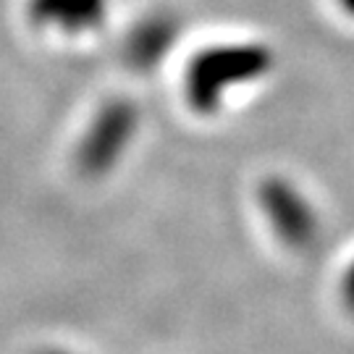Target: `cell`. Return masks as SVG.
<instances>
[{
    "label": "cell",
    "mask_w": 354,
    "mask_h": 354,
    "mask_svg": "<svg viewBox=\"0 0 354 354\" xmlns=\"http://www.w3.org/2000/svg\"><path fill=\"white\" fill-rule=\"evenodd\" d=\"M273 68V53L260 42H226L200 50L187 66L184 95L194 113L213 115L236 87H247Z\"/></svg>",
    "instance_id": "obj_1"
},
{
    "label": "cell",
    "mask_w": 354,
    "mask_h": 354,
    "mask_svg": "<svg viewBox=\"0 0 354 354\" xmlns=\"http://www.w3.org/2000/svg\"><path fill=\"white\" fill-rule=\"evenodd\" d=\"M140 127V108L127 97L102 102L76 145V168L92 178L105 176L127 155Z\"/></svg>",
    "instance_id": "obj_2"
},
{
    "label": "cell",
    "mask_w": 354,
    "mask_h": 354,
    "mask_svg": "<svg viewBox=\"0 0 354 354\" xmlns=\"http://www.w3.org/2000/svg\"><path fill=\"white\" fill-rule=\"evenodd\" d=\"M257 200L273 234L294 252L310 250L320 236V218L315 205L294 181L273 176L260 184Z\"/></svg>",
    "instance_id": "obj_3"
},
{
    "label": "cell",
    "mask_w": 354,
    "mask_h": 354,
    "mask_svg": "<svg viewBox=\"0 0 354 354\" xmlns=\"http://www.w3.org/2000/svg\"><path fill=\"white\" fill-rule=\"evenodd\" d=\"M26 19L39 32L82 37L108 19V0H26Z\"/></svg>",
    "instance_id": "obj_4"
},
{
    "label": "cell",
    "mask_w": 354,
    "mask_h": 354,
    "mask_svg": "<svg viewBox=\"0 0 354 354\" xmlns=\"http://www.w3.org/2000/svg\"><path fill=\"white\" fill-rule=\"evenodd\" d=\"M178 35H181V26L176 16L171 13H152L147 19H142L127 37V50H124L127 64L140 74L155 71L171 55Z\"/></svg>",
    "instance_id": "obj_5"
},
{
    "label": "cell",
    "mask_w": 354,
    "mask_h": 354,
    "mask_svg": "<svg viewBox=\"0 0 354 354\" xmlns=\"http://www.w3.org/2000/svg\"><path fill=\"white\" fill-rule=\"evenodd\" d=\"M339 294H342V304L354 315V260L344 268L342 283H339Z\"/></svg>",
    "instance_id": "obj_6"
},
{
    "label": "cell",
    "mask_w": 354,
    "mask_h": 354,
    "mask_svg": "<svg viewBox=\"0 0 354 354\" xmlns=\"http://www.w3.org/2000/svg\"><path fill=\"white\" fill-rule=\"evenodd\" d=\"M339 6H342L344 13H349V16H354V0H339Z\"/></svg>",
    "instance_id": "obj_7"
},
{
    "label": "cell",
    "mask_w": 354,
    "mask_h": 354,
    "mask_svg": "<svg viewBox=\"0 0 354 354\" xmlns=\"http://www.w3.org/2000/svg\"><path fill=\"white\" fill-rule=\"evenodd\" d=\"M39 354H74V352H64V349H48V352H39Z\"/></svg>",
    "instance_id": "obj_8"
}]
</instances>
